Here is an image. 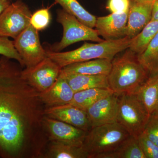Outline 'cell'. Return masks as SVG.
<instances>
[{
	"label": "cell",
	"mask_w": 158,
	"mask_h": 158,
	"mask_svg": "<svg viewBox=\"0 0 158 158\" xmlns=\"http://www.w3.org/2000/svg\"><path fill=\"white\" fill-rule=\"evenodd\" d=\"M51 19L50 13L48 9H40L32 15L30 23L37 31H42L48 27Z\"/></svg>",
	"instance_id": "484cf974"
},
{
	"label": "cell",
	"mask_w": 158,
	"mask_h": 158,
	"mask_svg": "<svg viewBox=\"0 0 158 158\" xmlns=\"http://www.w3.org/2000/svg\"><path fill=\"white\" fill-rule=\"evenodd\" d=\"M128 12L111 13L97 18L95 30L105 40L120 39L126 37Z\"/></svg>",
	"instance_id": "4fadbf2b"
},
{
	"label": "cell",
	"mask_w": 158,
	"mask_h": 158,
	"mask_svg": "<svg viewBox=\"0 0 158 158\" xmlns=\"http://www.w3.org/2000/svg\"><path fill=\"white\" fill-rule=\"evenodd\" d=\"M123 52L112 60L107 76L110 89L118 96L136 93L149 76L138 61L137 54L129 48Z\"/></svg>",
	"instance_id": "7a4b0ae2"
},
{
	"label": "cell",
	"mask_w": 158,
	"mask_h": 158,
	"mask_svg": "<svg viewBox=\"0 0 158 158\" xmlns=\"http://www.w3.org/2000/svg\"><path fill=\"white\" fill-rule=\"evenodd\" d=\"M119 96L113 93L99 100L86 110L91 128L118 122Z\"/></svg>",
	"instance_id": "8fae6325"
},
{
	"label": "cell",
	"mask_w": 158,
	"mask_h": 158,
	"mask_svg": "<svg viewBox=\"0 0 158 158\" xmlns=\"http://www.w3.org/2000/svg\"><path fill=\"white\" fill-rule=\"evenodd\" d=\"M44 115L88 132L91 128L87 112L70 104L45 108Z\"/></svg>",
	"instance_id": "7c38bea8"
},
{
	"label": "cell",
	"mask_w": 158,
	"mask_h": 158,
	"mask_svg": "<svg viewBox=\"0 0 158 158\" xmlns=\"http://www.w3.org/2000/svg\"><path fill=\"white\" fill-rule=\"evenodd\" d=\"M130 136L118 122L91 128L87 132L82 147L89 158L113 151Z\"/></svg>",
	"instance_id": "277c9868"
},
{
	"label": "cell",
	"mask_w": 158,
	"mask_h": 158,
	"mask_svg": "<svg viewBox=\"0 0 158 158\" xmlns=\"http://www.w3.org/2000/svg\"><path fill=\"white\" fill-rule=\"evenodd\" d=\"M65 11L72 15L85 25L90 28L95 27L96 18L90 14L79 3L77 0H54Z\"/></svg>",
	"instance_id": "603a6c76"
},
{
	"label": "cell",
	"mask_w": 158,
	"mask_h": 158,
	"mask_svg": "<svg viewBox=\"0 0 158 158\" xmlns=\"http://www.w3.org/2000/svg\"><path fill=\"white\" fill-rule=\"evenodd\" d=\"M114 93L111 89L94 88L81 90L74 94L69 104L86 111L99 100Z\"/></svg>",
	"instance_id": "d6986e66"
},
{
	"label": "cell",
	"mask_w": 158,
	"mask_h": 158,
	"mask_svg": "<svg viewBox=\"0 0 158 158\" xmlns=\"http://www.w3.org/2000/svg\"><path fill=\"white\" fill-rule=\"evenodd\" d=\"M46 158H89L82 146L77 147L58 142H50Z\"/></svg>",
	"instance_id": "44dd1931"
},
{
	"label": "cell",
	"mask_w": 158,
	"mask_h": 158,
	"mask_svg": "<svg viewBox=\"0 0 158 158\" xmlns=\"http://www.w3.org/2000/svg\"><path fill=\"white\" fill-rule=\"evenodd\" d=\"M143 133L158 146V113L150 116Z\"/></svg>",
	"instance_id": "83f0119b"
},
{
	"label": "cell",
	"mask_w": 158,
	"mask_h": 158,
	"mask_svg": "<svg viewBox=\"0 0 158 158\" xmlns=\"http://www.w3.org/2000/svg\"><path fill=\"white\" fill-rule=\"evenodd\" d=\"M111 67V60L98 59L73 63L63 67L61 71L66 73L108 76Z\"/></svg>",
	"instance_id": "e0dca14e"
},
{
	"label": "cell",
	"mask_w": 158,
	"mask_h": 158,
	"mask_svg": "<svg viewBox=\"0 0 158 158\" xmlns=\"http://www.w3.org/2000/svg\"><path fill=\"white\" fill-rule=\"evenodd\" d=\"M13 41L26 68L35 66L47 57L46 51L40 43L38 31L31 25Z\"/></svg>",
	"instance_id": "ba28073f"
},
{
	"label": "cell",
	"mask_w": 158,
	"mask_h": 158,
	"mask_svg": "<svg viewBox=\"0 0 158 158\" xmlns=\"http://www.w3.org/2000/svg\"><path fill=\"white\" fill-rule=\"evenodd\" d=\"M138 59L149 75L158 73V34L148 44Z\"/></svg>",
	"instance_id": "cb8c5ba5"
},
{
	"label": "cell",
	"mask_w": 158,
	"mask_h": 158,
	"mask_svg": "<svg viewBox=\"0 0 158 158\" xmlns=\"http://www.w3.org/2000/svg\"><path fill=\"white\" fill-rule=\"evenodd\" d=\"M150 116L136 93L123 94L119 95L118 122L130 135L138 138L143 133Z\"/></svg>",
	"instance_id": "5b68a950"
},
{
	"label": "cell",
	"mask_w": 158,
	"mask_h": 158,
	"mask_svg": "<svg viewBox=\"0 0 158 158\" xmlns=\"http://www.w3.org/2000/svg\"><path fill=\"white\" fill-rule=\"evenodd\" d=\"M32 15L25 3L18 0L0 14V36L15 39L29 25Z\"/></svg>",
	"instance_id": "52a82bcc"
},
{
	"label": "cell",
	"mask_w": 158,
	"mask_h": 158,
	"mask_svg": "<svg viewBox=\"0 0 158 158\" xmlns=\"http://www.w3.org/2000/svg\"><path fill=\"white\" fill-rule=\"evenodd\" d=\"M17 61L0 56V158L44 156L48 134L39 93L22 76Z\"/></svg>",
	"instance_id": "6da1fadb"
},
{
	"label": "cell",
	"mask_w": 158,
	"mask_h": 158,
	"mask_svg": "<svg viewBox=\"0 0 158 158\" xmlns=\"http://www.w3.org/2000/svg\"><path fill=\"white\" fill-rule=\"evenodd\" d=\"M132 38L127 37L104 40L97 44L85 43L79 48L65 52L46 51V56L63 68L73 63L93 59H106L112 61L116 55L129 48Z\"/></svg>",
	"instance_id": "3957f363"
},
{
	"label": "cell",
	"mask_w": 158,
	"mask_h": 158,
	"mask_svg": "<svg viewBox=\"0 0 158 158\" xmlns=\"http://www.w3.org/2000/svg\"><path fill=\"white\" fill-rule=\"evenodd\" d=\"M60 75L67 81L74 93L91 88L110 89L107 76L66 73L62 71Z\"/></svg>",
	"instance_id": "2e32d148"
},
{
	"label": "cell",
	"mask_w": 158,
	"mask_h": 158,
	"mask_svg": "<svg viewBox=\"0 0 158 158\" xmlns=\"http://www.w3.org/2000/svg\"><path fill=\"white\" fill-rule=\"evenodd\" d=\"M0 55L13 59L24 66L22 59L15 47L14 41L9 37L0 36Z\"/></svg>",
	"instance_id": "d4e9b609"
},
{
	"label": "cell",
	"mask_w": 158,
	"mask_h": 158,
	"mask_svg": "<svg viewBox=\"0 0 158 158\" xmlns=\"http://www.w3.org/2000/svg\"><path fill=\"white\" fill-rule=\"evenodd\" d=\"M96 158H145L138 138L130 135L116 149Z\"/></svg>",
	"instance_id": "ffe728a7"
},
{
	"label": "cell",
	"mask_w": 158,
	"mask_h": 158,
	"mask_svg": "<svg viewBox=\"0 0 158 158\" xmlns=\"http://www.w3.org/2000/svg\"><path fill=\"white\" fill-rule=\"evenodd\" d=\"M157 0H130L131 2H137L144 3V4H152L153 3Z\"/></svg>",
	"instance_id": "1f68e13d"
},
{
	"label": "cell",
	"mask_w": 158,
	"mask_h": 158,
	"mask_svg": "<svg viewBox=\"0 0 158 158\" xmlns=\"http://www.w3.org/2000/svg\"><path fill=\"white\" fill-rule=\"evenodd\" d=\"M10 4L9 0H0V14Z\"/></svg>",
	"instance_id": "4dcf8cb0"
},
{
	"label": "cell",
	"mask_w": 158,
	"mask_h": 158,
	"mask_svg": "<svg viewBox=\"0 0 158 158\" xmlns=\"http://www.w3.org/2000/svg\"><path fill=\"white\" fill-rule=\"evenodd\" d=\"M136 94L150 116L158 113V73L149 75Z\"/></svg>",
	"instance_id": "ac0fdd59"
},
{
	"label": "cell",
	"mask_w": 158,
	"mask_h": 158,
	"mask_svg": "<svg viewBox=\"0 0 158 158\" xmlns=\"http://www.w3.org/2000/svg\"><path fill=\"white\" fill-rule=\"evenodd\" d=\"M158 20V0L153 4L152 17L150 21Z\"/></svg>",
	"instance_id": "f546056e"
},
{
	"label": "cell",
	"mask_w": 158,
	"mask_h": 158,
	"mask_svg": "<svg viewBox=\"0 0 158 158\" xmlns=\"http://www.w3.org/2000/svg\"><path fill=\"white\" fill-rule=\"evenodd\" d=\"M57 21L63 27V35L59 42L51 47V51L60 52L69 46L80 41L87 40L99 43L105 40L99 37L95 29L85 25L64 9H59L57 11Z\"/></svg>",
	"instance_id": "8992f818"
},
{
	"label": "cell",
	"mask_w": 158,
	"mask_h": 158,
	"mask_svg": "<svg viewBox=\"0 0 158 158\" xmlns=\"http://www.w3.org/2000/svg\"><path fill=\"white\" fill-rule=\"evenodd\" d=\"M130 5V0H109L106 8L111 13L122 14L128 12Z\"/></svg>",
	"instance_id": "f1b7e54d"
},
{
	"label": "cell",
	"mask_w": 158,
	"mask_h": 158,
	"mask_svg": "<svg viewBox=\"0 0 158 158\" xmlns=\"http://www.w3.org/2000/svg\"><path fill=\"white\" fill-rule=\"evenodd\" d=\"M62 69L56 62L47 56L35 66L22 70V76L35 90L41 93L56 82Z\"/></svg>",
	"instance_id": "9c48e42d"
},
{
	"label": "cell",
	"mask_w": 158,
	"mask_h": 158,
	"mask_svg": "<svg viewBox=\"0 0 158 158\" xmlns=\"http://www.w3.org/2000/svg\"><path fill=\"white\" fill-rule=\"evenodd\" d=\"M153 4L131 2L128 15L126 37H135L150 21Z\"/></svg>",
	"instance_id": "9a60e30c"
},
{
	"label": "cell",
	"mask_w": 158,
	"mask_h": 158,
	"mask_svg": "<svg viewBox=\"0 0 158 158\" xmlns=\"http://www.w3.org/2000/svg\"><path fill=\"white\" fill-rule=\"evenodd\" d=\"M44 123L50 142H58L81 147L87 132L73 126L44 116Z\"/></svg>",
	"instance_id": "30bf717a"
},
{
	"label": "cell",
	"mask_w": 158,
	"mask_h": 158,
	"mask_svg": "<svg viewBox=\"0 0 158 158\" xmlns=\"http://www.w3.org/2000/svg\"><path fill=\"white\" fill-rule=\"evenodd\" d=\"M139 145L145 158H158V146L144 133L138 137Z\"/></svg>",
	"instance_id": "4316f807"
},
{
	"label": "cell",
	"mask_w": 158,
	"mask_h": 158,
	"mask_svg": "<svg viewBox=\"0 0 158 158\" xmlns=\"http://www.w3.org/2000/svg\"><path fill=\"white\" fill-rule=\"evenodd\" d=\"M158 34V20L150 21L135 37L129 48L137 54L142 53L152 40Z\"/></svg>",
	"instance_id": "7402d4cb"
},
{
	"label": "cell",
	"mask_w": 158,
	"mask_h": 158,
	"mask_svg": "<svg viewBox=\"0 0 158 158\" xmlns=\"http://www.w3.org/2000/svg\"><path fill=\"white\" fill-rule=\"evenodd\" d=\"M74 92L65 78L59 75L50 88L41 93L40 98L45 107L69 104Z\"/></svg>",
	"instance_id": "5bb4252c"
}]
</instances>
